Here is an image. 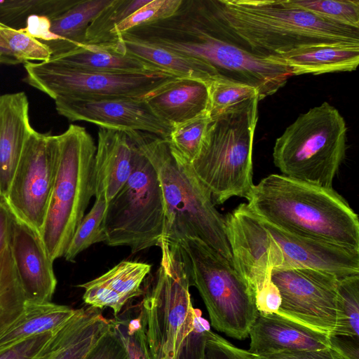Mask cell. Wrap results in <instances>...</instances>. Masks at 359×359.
<instances>
[{
  "mask_svg": "<svg viewBox=\"0 0 359 359\" xmlns=\"http://www.w3.org/2000/svg\"><path fill=\"white\" fill-rule=\"evenodd\" d=\"M128 34L210 65L221 76L255 87L259 101L292 76L287 67L253 54L228 36L209 0H182L172 15L134 27Z\"/></svg>",
  "mask_w": 359,
  "mask_h": 359,
  "instance_id": "6da1fadb",
  "label": "cell"
},
{
  "mask_svg": "<svg viewBox=\"0 0 359 359\" xmlns=\"http://www.w3.org/2000/svg\"><path fill=\"white\" fill-rule=\"evenodd\" d=\"M235 269L256 294L272 270L310 268L339 278L359 274V251L304 238L260 218L245 203L224 216Z\"/></svg>",
  "mask_w": 359,
  "mask_h": 359,
  "instance_id": "7a4b0ae2",
  "label": "cell"
},
{
  "mask_svg": "<svg viewBox=\"0 0 359 359\" xmlns=\"http://www.w3.org/2000/svg\"><path fill=\"white\" fill-rule=\"evenodd\" d=\"M209 2L226 34L262 57L317 44H359V28L322 18L292 5L289 0Z\"/></svg>",
  "mask_w": 359,
  "mask_h": 359,
  "instance_id": "3957f363",
  "label": "cell"
},
{
  "mask_svg": "<svg viewBox=\"0 0 359 359\" xmlns=\"http://www.w3.org/2000/svg\"><path fill=\"white\" fill-rule=\"evenodd\" d=\"M245 198L260 218L292 233L359 251V219L333 188L281 174L254 184Z\"/></svg>",
  "mask_w": 359,
  "mask_h": 359,
  "instance_id": "277c9868",
  "label": "cell"
},
{
  "mask_svg": "<svg viewBox=\"0 0 359 359\" xmlns=\"http://www.w3.org/2000/svg\"><path fill=\"white\" fill-rule=\"evenodd\" d=\"M126 133L156 170L164 203L163 238L170 244L200 240L233 266L224 216L191 164L172 151L166 139L142 131Z\"/></svg>",
  "mask_w": 359,
  "mask_h": 359,
  "instance_id": "5b68a950",
  "label": "cell"
},
{
  "mask_svg": "<svg viewBox=\"0 0 359 359\" xmlns=\"http://www.w3.org/2000/svg\"><path fill=\"white\" fill-rule=\"evenodd\" d=\"M259 97L227 107L211 120L201 150L191 163L213 203L245 198L254 185L252 150Z\"/></svg>",
  "mask_w": 359,
  "mask_h": 359,
  "instance_id": "8992f818",
  "label": "cell"
},
{
  "mask_svg": "<svg viewBox=\"0 0 359 359\" xmlns=\"http://www.w3.org/2000/svg\"><path fill=\"white\" fill-rule=\"evenodd\" d=\"M59 157L41 238L50 259L63 257L95 194L96 145L84 127L57 135Z\"/></svg>",
  "mask_w": 359,
  "mask_h": 359,
  "instance_id": "52a82bcc",
  "label": "cell"
},
{
  "mask_svg": "<svg viewBox=\"0 0 359 359\" xmlns=\"http://www.w3.org/2000/svg\"><path fill=\"white\" fill-rule=\"evenodd\" d=\"M170 245L180 256L190 286L198 290L211 325L234 339L248 337L259 311L255 292L234 266L200 240L186 238Z\"/></svg>",
  "mask_w": 359,
  "mask_h": 359,
  "instance_id": "ba28073f",
  "label": "cell"
},
{
  "mask_svg": "<svg viewBox=\"0 0 359 359\" xmlns=\"http://www.w3.org/2000/svg\"><path fill=\"white\" fill-rule=\"evenodd\" d=\"M346 138L344 117L324 102L299 115L276 139L273 163L283 175L332 188L345 158Z\"/></svg>",
  "mask_w": 359,
  "mask_h": 359,
  "instance_id": "9c48e42d",
  "label": "cell"
},
{
  "mask_svg": "<svg viewBox=\"0 0 359 359\" xmlns=\"http://www.w3.org/2000/svg\"><path fill=\"white\" fill-rule=\"evenodd\" d=\"M159 268L140 305L139 317L151 359H177L194 328L189 281L180 256L163 238Z\"/></svg>",
  "mask_w": 359,
  "mask_h": 359,
  "instance_id": "30bf717a",
  "label": "cell"
},
{
  "mask_svg": "<svg viewBox=\"0 0 359 359\" xmlns=\"http://www.w3.org/2000/svg\"><path fill=\"white\" fill-rule=\"evenodd\" d=\"M131 142L132 172L108 203L104 227L108 245L128 246L135 253L159 245L164 234L165 210L156 169Z\"/></svg>",
  "mask_w": 359,
  "mask_h": 359,
  "instance_id": "8fae6325",
  "label": "cell"
},
{
  "mask_svg": "<svg viewBox=\"0 0 359 359\" xmlns=\"http://www.w3.org/2000/svg\"><path fill=\"white\" fill-rule=\"evenodd\" d=\"M24 81L55 100L62 97H144L177 78L167 72L111 74L83 71L52 60L25 63Z\"/></svg>",
  "mask_w": 359,
  "mask_h": 359,
  "instance_id": "7c38bea8",
  "label": "cell"
},
{
  "mask_svg": "<svg viewBox=\"0 0 359 359\" xmlns=\"http://www.w3.org/2000/svg\"><path fill=\"white\" fill-rule=\"evenodd\" d=\"M59 157L57 135L34 130L26 142L6 197L13 216L40 236Z\"/></svg>",
  "mask_w": 359,
  "mask_h": 359,
  "instance_id": "4fadbf2b",
  "label": "cell"
},
{
  "mask_svg": "<svg viewBox=\"0 0 359 359\" xmlns=\"http://www.w3.org/2000/svg\"><path fill=\"white\" fill-rule=\"evenodd\" d=\"M281 304L278 313L330 334L336 324L339 278L310 268L272 270Z\"/></svg>",
  "mask_w": 359,
  "mask_h": 359,
  "instance_id": "5bb4252c",
  "label": "cell"
},
{
  "mask_svg": "<svg viewBox=\"0 0 359 359\" xmlns=\"http://www.w3.org/2000/svg\"><path fill=\"white\" fill-rule=\"evenodd\" d=\"M57 113L71 121H83L102 128L142 131L167 139L171 128L151 111L143 97H62L55 100Z\"/></svg>",
  "mask_w": 359,
  "mask_h": 359,
  "instance_id": "9a60e30c",
  "label": "cell"
},
{
  "mask_svg": "<svg viewBox=\"0 0 359 359\" xmlns=\"http://www.w3.org/2000/svg\"><path fill=\"white\" fill-rule=\"evenodd\" d=\"M9 245L26 302H50L57 281L41 236L13 217Z\"/></svg>",
  "mask_w": 359,
  "mask_h": 359,
  "instance_id": "2e32d148",
  "label": "cell"
},
{
  "mask_svg": "<svg viewBox=\"0 0 359 359\" xmlns=\"http://www.w3.org/2000/svg\"><path fill=\"white\" fill-rule=\"evenodd\" d=\"M249 336L248 351L255 355L330 346L329 333L278 313H259Z\"/></svg>",
  "mask_w": 359,
  "mask_h": 359,
  "instance_id": "e0dca14e",
  "label": "cell"
},
{
  "mask_svg": "<svg viewBox=\"0 0 359 359\" xmlns=\"http://www.w3.org/2000/svg\"><path fill=\"white\" fill-rule=\"evenodd\" d=\"M34 130L26 94L0 95V199L6 197L25 144Z\"/></svg>",
  "mask_w": 359,
  "mask_h": 359,
  "instance_id": "ac0fdd59",
  "label": "cell"
},
{
  "mask_svg": "<svg viewBox=\"0 0 359 359\" xmlns=\"http://www.w3.org/2000/svg\"><path fill=\"white\" fill-rule=\"evenodd\" d=\"M151 271V265L123 261L102 276L78 285L84 289L83 302L99 309L109 307L116 316L131 299L143 294L141 285Z\"/></svg>",
  "mask_w": 359,
  "mask_h": 359,
  "instance_id": "d6986e66",
  "label": "cell"
},
{
  "mask_svg": "<svg viewBox=\"0 0 359 359\" xmlns=\"http://www.w3.org/2000/svg\"><path fill=\"white\" fill-rule=\"evenodd\" d=\"M154 114L171 128L208 111L205 82L177 78L143 97Z\"/></svg>",
  "mask_w": 359,
  "mask_h": 359,
  "instance_id": "ffe728a7",
  "label": "cell"
},
{
  "mask_svg": "<svg viewBox=\"0 0 359 359\" xmlns=\"http://www.w3.org/2000/svg\"><path fill=\"white\" fill-rule=\"evenodd\" d=\"M133 144L126 133L100 128L95 156V197L108 202L129 178L133 168Z\"/></svg>",
  "mask_w": 359,
  "mask_h": 359,
  "instance_id": "44dd1931",
  "label": "cell"
},
{
  "mask_svg": "<svg viewBox=\"0 0 359 359\" xmlns=\"http://www.w3.org/2000/svg\"><path fill=\"white\" fill-rule=\"evenodd\" d=\"M268 59L287 67L292 76L351 72L359 63V44L312 45Z\"/></svg>",
  "mask_w": 359,
  "mask_h": 359,
  "instance_id": "7402d4cb",
  "label": "cell"
},
{
  "mask_svg": "<svg viewBox=\"0 0 359 359\" xmlns=\"http://www.w3.org/2000/svg\"><path fill=\"white\" fill-rule=\"evenodd\" d=\"M66 305L25 302L20 315L0 330V353L39 334L56 332L75 314Z\"/></svg>",
  "mask_w": 359,
  "mask_h": 359,
  "instance_id": "603a6c76",
  "label": "cell"
},
{
  "mask_svg": "<svg viewBox=\"0 0 359 359\" xmlns=\"http://www.w3.org/2000/svg\"><path fill=\"white\" fill-rule=\"evenodd\" d=\"M49 60L72 68L95 72L148 74L167 72L129 53L122 54L110 46L86 44L82 48L52 57Z\"/></svg>",
  "mask_w": 359,
  "mask_h": 359,
  "instance_id": "cb8c5ba5",
  "label": "cell"
},
{
  "mask_svg": "<svg viewBox=\"0 0 359 359\" xmlns=\"http://www.w3.org/2000/svg\"><path fill=\"white\" fill-rule=\"evenodd\" d=\"M125 52L149 62L180 78L208 83L221 76L210 65L201 60L121 34L118 37Z\"/></svg>",
  "mask_w": 359,
  "mask_h": 359,
  "instance_id": "d4e9b609",
  "label": "cell"
},
{
  "mask_svg": "<svg viewBox=\"0 0 359 359\" xmlns=\"http://www.w3.org/2000/svg\"><path fill=\"white\" fill-rule=\"evenodd\" d=\"M112 0H79L64 13L50 20V32L58 40L45 43L52 57L83 47L88 25Z\"/></svg>",
  "mask_w": 359,
  "mask_h": 359,
  "instance_id": "484cf974",
  "label": "cell"
},
{
  "mask_svg": "<svg viewBox=\"0 0 359 359\" xmlns=\"http://www.w3.org/2000/svg\"><path fill=\"white\" fill-rule=\"evenodd\" d=\"M109 324L110 319L104 318L101 309L93 306L76 309L53 359H85Z\"/></svg>",
  "mask_w": 359,
  "mask_h": 359,
  "instance_id": "4316f807",
  "label": "cell"
},
{
  "mask_svg": "<svg viewBox=\"0 0 359 359\" xmlns=\"http://www.w3.org/2000/svg\"><path fill=\"white\" fill-rule=\"evenodd\" d=\"M79 0L0 1V23L15 29H24L27 18L41 15L53 20L74 6Z\"/></svg>",
  "mask_w": 359,
  "mask_h": 359,
  "instance_id": "83f0119b",
  "label": "cell"
},
{
  "mask_svg": "<svg viewBox=\"0 0 359 359\" xmlns=\"http://www.w3.org/2000/svg\"><path fill=\"white\" fill-rule=\"evenodd\" d=\"M359 274L339 278L336 324L331 335L358 338Z\"/></svg>",
  "mask_w": 359,
  "mask_h": 359,
  "instance_id": "f1b7e54d",
  "label": "cell"
},
{
  "mask_svg": "<svg viewBox=\"0 0 359 359\" xmlns=\"http://www.w3.org/2000/svg\"><path fill=\"white\" fill-rule=\"evenodd\" d=\"M108 203L102 197H95L93 206L83 217L71 240L64 256L66 261L74 262L79 254L92 245L106 242L104 218Z\"/></svg>",
  "mask_w": 359,
  "mask_h": 359,
  "instance_id": "f546056e",
  "label": "cell"
},
{
  "mask_svg": "<svg viewBox=\"0 0 359 359\" xmlns=\"http://www.w3.org/2000/svg\"><path fill=\"white\" fill-rule=\"evenodd\" d=\"M150 0H112L91 21L86 31V44L107 46L114 28Z\"/></svg>",
  "mask_w": 359,
  "mask_h": 359,
  "instance_id": "4dcf8cb0",
  "label": "cell"
},
{
  "mask_svg": "<svg viewBox=\"0 0 359 359\" xmlns=\"http://www.w3.org/2000/svg\"><path fill=\"white\" fill-rule=\"evenodd\" d=\"M210 120L206 112L173 126L166 139L172 151L191 164L201 150Z\"/></svg>",
  "mask_w": 359,
  "mask_h": 359,
  "instance_id": "1f68e13d",
  "label": "cell"
},
{
  "mask_svg": "<svg viewBox=\"0 0 359 359\" xmlns=\"http://www.w3.org/2000/svg\"><path fill=\"white\" fill-rule=\"evenodd\" d=\"M208 114L214 116L229 107L258 97L257 90L246 83L219 76L208 84Z\"/></svg>",
  "mask_w": 359,
  "mask_h": 359,
  "instance_id": "d6a6232c",
  "label": "cell"
},
{
  "mask_svg": "<svg viewBox=\"0 0 359 359\" xmlns=\"http://www.w3.org/2000/svg\"><path fill=\"white\" fill-rule=\"evenodd\" d=\"M289 2L322 18L359 28L358 0H289Z\"/></svg>",
  "mask_w": 359,
  "mask_h": 359,
  "instance_id": "836d02e7",
  "label": "cell"
},
{
  "mask_svg": "<svg viewBox=\"0 0 359 359\" xmlns=\"http://www.w3.org/2000/svg\"><path fill=\"white\" fill-rule=\"evenodd\" d=\"M182 0H150L118 24L110 33L109 43L114 46L120 34L134 27L165 19L172 15Z\"/></svg>",
  "mask_w": 359,
  "mask_h": 359,
  "instance_id": "e575fe53",
  "label": "cell"
},
{
  "mask_svg": "<svg viewBox=\"0 0 359 359\" xmlns=\"http://www.w3.org/2000/svg\"><path fill=\"white\" fill-rule=\"evenodd\" d=\"M0 36L20 63L48 61L52 56L45 43L29 35L24 29H15L0 23Z\"/></svg>",
  "mask_w": 359,
  "mask_h": 359,
  "instance_id": "d590c367",
  "label": "cell"
},
{
  "mask_svg": "<svg viewBox=\"0 0 359 359\" xmlns=\"http://www.w3.org/2000/svg\"><path fill=\"white\" fill-rule=\"evenodd\" d=\"M57 332L33 337L0 353V359H53L62 343Z\"/></svg>",
  "mask_w": 359,
  "mask_h": 359,
  "instance_id": "8d00e7d4",
  "label": "cell"
},
{
  "mask_svg": "<svg viewBox=\"0 0 359 359\" xmlns=\"http://www.w3.org/2000/svg\"><path fill=\"white\" fill-rule=\"evenodd\" d=\"M85 359H129L128 352L112 319L108 329L90 349Z\"/></svg>",
  "mask_w": 359,
  "mask_h": 359,
  "instance_id": "74e56055",
  "label": "cell"
},
{
  "mask_svg": "<svg viewBox=\"0 0 359 359\" xmlns=\"http://www.w3.org/2000/svg\"><path fill=\"white\" fill-rule=\"evenodd\" d=\"M203 359H255V355L235 346L208 328Z\"/></svg>",
  "mask_w": 359,
  "mask_h": 359,
  "instance_id": "f35d334b",
  "label": "cell"
},
{
  "mask_svg": "<svg viewBox=\"0 0 359 359\" xmlns=\"http://www.w3.org/2000/svg\"><path fill=\"white\" fill-rule=\"evenodd\" d=\"M255 359H344L330 346L316 350L285 351L276 353L255 355Z\"/></svg>",
  "mask_w": 359,
  "mask_h": 359,
  "instance_id": "ab89813d",
  "label": "cell"
},
{
  "mask_svg": "<svg viewBox=\"0 0 359 359\" xmlns=\"http://www.w3.org/2000/svg\"><path fill=\"white\" fill-rule=\"evenodd\" d=\"M256 306L259 313H277L281 304V297L271 277L262 287L256 292Z\"/></svg>",
  "mask_w": 359,
  "mask_h": 359,
  "instance_id": "60d3db41",
  "label": "cell"
},
{
  "mask_svg": "<svg viewBox=\"0 0 359 359\" xmlns=\"http://www.w3.org/2000/svg\"><path fill=\"white\" fill-rule=\"evenodd\" d=\"M50 20L47 17L31 15L25 21L24 30L43 43L54 42L58 38L50 32Z\"/></svg>",
  "mask_w": 359,
  "mask_h": 359,
  "instance_id": "b9f144b4",
  "label": "cell"
},
{
  "mask_svg": "<svg viewBox=\"0 0 359 359\" xmlns=\"http://www.w3.org/2000/svg\"><path fill=\"white\" fill-rule=\"evenodd\" d=\"M330 343L344 359H359L358 338L330 334Z\"/></svg>",
  "mask_w": 359,
  "mask_h": 359,
  "instance_id": "7bdbcfd3",
  "label": "cell"
},
{
  "mask_svg": "<svg viewBox=\"0 0 359 359\" xmlns=\"http://www.w3.org/2000/svg\"><path fill=\"white\" fill-rule=\"evenodd\" d=\"M13 216L8 207L0 199V253L10 243Z\"/></svg>",
  "mask_w": 359,
  "mask_h": 359,
  "instance_id": "ee69618b",
  "label": "cell"
},
{
  "mask_svg": "<svg viewBox=\"0 0 359 359\" xmlns=\"http://www.w3.org/2000/svg\"><path fill=\"white\" fill-rule=\"evenodd\" d=\"M0 58L1 63L7 65H15L20 63L16 57L13 54L6 42L0 36Z\"/></svg>",
  "mask_w": 359,
  "mask_h": 359,
  "instance_id": "f6af8a7d",
  "label": "cell"
},
{
  "mask_svg": "<svg viewBox=\"0 0 359 359\" xmlns=\"http://www.w3.org/2000/svg\"><path fill=\"white\" fill-rule=\"evenodd\" d=\"M0 63H1V58H0Z\"/></svg>",
  "mask_w": 359,
  "mask_h": 359,
  "instance_id": "bcb514c9",
  "label": "cell"
}]
</instances>
